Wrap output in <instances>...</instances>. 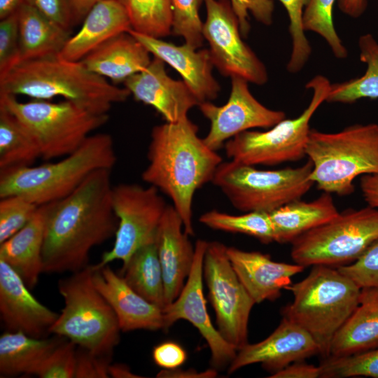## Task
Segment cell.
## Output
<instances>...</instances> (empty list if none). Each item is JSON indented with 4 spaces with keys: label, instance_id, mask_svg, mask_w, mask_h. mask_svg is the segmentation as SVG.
<instances>
[{
    "label": "cell",
    "instance_id": "6da1fadb",
    "mask_svg": "<svg viewBox=\"0 0 378 378\" xmlns=\"http://www.w3.org/2000/svg\"><path fill=\"white\" fill-rule=\"evenodd\" d=\"M111 170L92 173L73 192L47 204L43 272H76L88 267L91 249L115 236Z\"/></svg>",
    "mask_w": 378,
    "mask_h": 378
},
{
    "label": "cell",
    "instance_id": "7a4b0ae2",
    "mask_svg": "<svg viewBox=\"0 0 378 378\" xmlns=\"http://www.w3.org/2000/svg\"><path fill=\"white\" fill-rule=\"evenodd\" d=\"M188 117L153 127L143 171L144 181L169 197L180 215L184 231L194 235L192 202L195 192L212 182L223 162L216 151L198 136Z\"/></svg>",
    "mask_w": 378,
    "mask_h": 378
},
{
    "label": "cell",
    "instance_id": "3957f363",
    "mask_svg": "<svg viewBox=\"0 0 378 378\" xmlns=\"http://www.w3.org/2000/svg\"><path fill=\"white\" fill-rule=\"evenodd\" d=\"M0 94L32 99L61 97L98 114H108L113 104L130 96L125 88L89 71L80 61L58 55L20 62L0 78Z\"/></svg>",
    "mask_w": 378,
    "mask_h": 378
},
{
    "label": "cell",
    "instance_id": "277c9868",
    "mask_svg": "<svg viewBox=\"0 0 378 378\" xmlns=\"http://www.w3.org/2000/svg\"><path fill=\"white\" fill-rule=\"evenodd\" d=\"M117 161L111 136L97 133L59 161L0 170V198L22 196L38 206L60 200L92 173L112 169Z\"/></svg>",
    "mask_w": 378,
    "mask_h": 378
},
{
    "label": "cell",
    "instance_id": "5b68a950",
    "mask_svg": "<svg viewBox=\"0 0 378 378\" xmlns=\"http://www.w3.org/2000/svg\"><path fill=\"white\" fill-rule=\"evenodd\" d=\"M286 289L293 300L283 309V316L309 332L319 354L328 358L333 337L358 304L361 288L337 267L314 265Z\"/></svg>",
    "mask_w": 378,
    "mask_h": 378
},
{
    "label": "cell",
    "instance_id": "8992f818",
    "mask_svg": "<svg viewBox=\"0 0 378 378\" xmlns=\"http://www.w3.org/2000/svg\"><path fill=\"white\" fill-rule=\"evenodd\" d=\"M306 155L310 178L327 193L349 195L360 175L378 173V124H354L337 132L311 130Z\"/></svg>",
    "mask_w": 378,
    "mask_h": 378
},
{
    "label": "cell",
    "instance_id": "52a82bcc",
    "mask_svg": "<svg viewBox=\"0 0 378 378\" xmlns=\"http://www.w3.org/2000/svg\"><path fill=\"white\" fill-rule=\"evenodd\" d=\"M57 288L64 305L50 333L93 354L112 356L121 330L113 309L94 285L92 266L59 279Z\"/></svg>",
    "mask_w": 378,
    "mask_h": 378
},
{
    "label": "cell",
    "instance_id": "ba28073f",
    "mask_svg": "<svg viewBox=\"0 0 378 378\" xmlns=\"http://www.w3.org/2000/svg\"><path fill=\"white\" fill-rule=\"evenodd\" d=\"M0 106L18 120L38 146L43 160L63 158L78 149L91 133L108 120L72 102L31 99L0 94Z\"/></svg>",
    "mask_w": 378,
    "mask_h": 378
},
{
    "label": "cell",
    "instance_id": "9c48e42d",
    "mask_svg": "<svg viewBox=\"0 0 378 378\" xmlns=\"http://www.w3.org/2000/svg\"><path fill=\"white\" fill-rule=\"evenodd\" d=\"M310 160L296 168L260 170L231 160L218 167L212 183L243 212L271 213L301 197L314 184Z\"/></svg>",
    "mask_w": 378,
    "mask_h": 378
},
{
    "label": "cell",
    "instance_id": "30bf717a",
    "mask_svg": "<svg viewBox=\"0 0 378 378\" xmlns=\"http://www.w3.org/2000/svg\"><path fill=\"white\" fill-rule=\"evenodd\" d=\"M305 87L312 90V97L299 116L285 118L266 131L247 130L239 133L225 142L227 157L252 166L276 165L303 158L311 130L310 120L326 101L331 83L326 76L316 75Z\"/></svg>",
    "mask_w": 378,
    "mask_h": 378
},
{
    "label": "cell",
    "instance_id": "8fae6325",
    "mask_svg": "<svg viewBox=\"0 0 378 378\" xmlns=\"http://www.w3.org/2000/svg\"><path fill=\"white\" fill-rule=\"evenodd\" d=\"M378 239V209L367 206L340 213L291 244L294 262L337 267L358 259Z\"/></svg>",
    "mask_w": 378,
    "mask_h": 378
},
{
    "label": "cell",
    "instance_id": "7c38bea8",
    "mask_svg": "<svg viewBox=\"0 0 378 378\" xmlns=\"http://www.w3.org/2000/svg\"><path fill=\"white\" fill-rule=\"evenodd\" d=\"M111 202L118 220L113 247L105 251L97 269L114 260L125 265L141 246L155 239L156 232L168 204L155 187L136 183L113 186Z\"/></svg>",
    "mask_w": 378,
    "mask_h": 378
},
{
    "label": "cell",
    "instance_id": "4fadbf2b",
    "mask_svg": "<svg viewBox=\"0 0 378 378\" xmlns=\"http://www.w3.org/2000/svg\"><path fill=\"white\" fill-rule=\"evenodd\" d=\"M219 241L208 242L203 263V277L208 299L215 312L218 330L237 351L248 342L250 314L255 304Z\"/></svg>",
    "mask_w": 378,
    "mask_h": 378
},
{
    "label": "cell",
    "instance_id": "5bb4252c",
    "mask_svg": "<svg viewBox=\"0 0 378 378\" xmlns=\"http://www.w3.org/2000/svg\"><path fill=\"white\" fill-rule=\"evenodd\" d=\"M206 17L202 34L214 66L224 76H238L255 85L268 80L263 62L243 41L230 0H204Z\"/></svg>",
    "mask_w": 378,
    "mask_h": 378
},
{
    "label": "cell",
    "instance_id": "9a60e30c",
    "mask_svg": "<svg viewBox=\"0 0 378 378\" xmlns=\"http://www.w3.org/2000/svg\"><path fill=\"white\" fill-rule=\"evenodd\" d=\"M230 78V94L225 104L216 106L204 102L197 106L210 122L203 141L215 151L239 133L253 128L269 129L286 118L284 111L261 104L251 92L247 80L238 76Z\"/></svg>",
    "mask_w": 378,
    "mask_h": 378
},
{
    "label": "cell",
    "instance_id": "2e32d148",
    "mask_svg": "<svg viewBox=\"0 0 378 378\" xmlns=\"http://www.w3.org/2000/svg\"><path fill=\"white\" fill-rule=\"evenodd\" d=\"M208 241L198 239L195 245V258L190 272L178 296L163 309L164 329L183 319L195 326L207 342L213 368H228L237 350L229 344L212 324L206 309L203 291V263Z\"/></svg>",
    "mask_w": 378,
    "mask_h": 378
},
{
    "label": "cell",
    "instance_id": "e0dca14e",
    "mask_svg": "<svg viewBox=\"0 0 378 378\" xmlns=\"http://www.w3.org/2000/svg\"><path fill=\"white\" fill-rule=\"evenodd\" d=\"M319 354L318 346L304 329L283 316L278 327L261 342L237 351L227 368L229 374L243 367L260 363L271 375L295 362Z\"/></svg>",
    "mask_w": 378,
    "mask_h": 378
},
{
    "label": "cell",
    "instance_id": "ac0fdd59",
    "mask_svg": "<svg viewBox=\"0 0 378 378\" xmlns=\"http://www.w3.org/2000/svg\"><path fill=\"white\" fill-rule=\"evenodd\" d=\"M165 63L154 57L148 66L123 83L134 99L153 107L168 122H177L188 117L199 102L183 80L172 78Z\"/></svg>",
    "mask_w": 378,
    "mask_h": 378
},
{
    "label": "cell",
    "instance_id": "d6986e66",
    "mask_svg": "<svg viewBox=\"0 0 378 378\" xmlns=\"http://www.w3.org/2000/svg\"><path fill=\"white\" fill-rule=\"evenodd\" d=\"M58 316L39 302L20 276L0 259V316L7 330L46 337Z\"/></svg>",
    "mask_w": 378,
    "mask_h": 378
},
{
    "label": "cell",
    "instance_id": "ffe728a7",
    "mask_svg": "<svg viewBox=\"0 0 378 378\" xmlns=\"http://www.w3.org/2000/svg\"><path fill=\"white\" fill-rule=\"evenodd\" d=\"M154 57L174 68L192 91L199 104L217 98L220 86L213 76L214 64L209 49H197L187 43H174L140 34L128 31Z\"/></svg>",
    "mask_w": 378,
    "mask_h": 378
},
{
    "label": "cell",
    "instance_id": "44dd1931",
    "mask_svg": "<svg viewBox=\"0 0 378 378\" xmlns=\"http://www.w3.org/2000/svg\"><path fill=\"white\" fill-rule=\"evenodd\" d=\"M92 268L94 285L115 312L122 332L164 329L162 308L134 290L109 265Z\"/></svg>",
    "mask_w": 378,
    "mask_h": 378
},
{
    "label": "cell",
    "instance_id": "7402d4cb",
    "mask_svg": "<svg viewBox=\"0 0 378 378\" xmlns=\"http://www.w3.org/2000/svg\"><path fill=\"white\" fill-rule=\"evenodd\" d=\"M188 236L178 213L173 205H167L155 235L164 284L165 306L178 296L193 265L195 246Z\"/></svg>",
    "mask_w": 378,
    "mask_h": 378
},
{
    "label": "cell",
    "instance_id": "603a6c76",
    "mask_svg": "<svg viewBox=\"0 0 378 378\" xmlns=\"http://www.w3.org/2000/svg\"><path fill=\"white\" fill-rule=\"evenodd\" d=\"M227 254L237 276L255 304L279 298L281 290L292 284V277L304 269L295 262L274 261L269 255L258 251L227 247Z\"/></svg>",
    "mask_w": 378,
    "mask_h": 378
},
{
    "label": "cell",
    "instance_id": "cb8c5ba5",
    "mask_svg": "<svg viewBox=\"0 0 378 378\" xmlns=\"http://www.w3.org/2000/svg\"><path fill=\"white\" fill-rule=\"evenodd\" d=\"M79 31L71 36L59 57L80 61L113 37L128 32L131 28L127 13L119 0H104L87 14Z\"/></svg>",
    "mask_w": 378,
    "mask_h": 378
},
{
    "label": "cell",
    "instance_id": "d4e9b609",
    "mask_svg": "<svg viewBox=\"0 0 378 378\" xmlns=\"http://www.w3.org/2000/svg\"><path fill=\"white\" fill-rule=\"evenodd\" d=\"M150 55L135 37L124 32L99 46L80 62L91 72L118 84L145 69L151 62Z\"/></svg>",
    "mask_w": 378,
    "mask_h": 378
},
{
    "label": "cell",
    "instance_id": "484cf974",
    "mask_svg": "<svg viewBox=\"0 0 378 378\" xmlns=\"http://www.w3.org/2000/svg\"><path fill=\"white\" fill-rule=\"evenodd\" d=\"M46 212L47 204L39 206L21 230L0 244V259L10 265L30 289L37 285L43 272Z\"/></svg>",
    "mask_w": 378,
    "mask_h": 378
},
{
    "label": "cell",
    "instance_id": "4316f807",
    "mask_svg": "<svg viewBox=\"0 0 378 378\" xmlns=\"http://www.w3.org/2000/svg\"><path fill=\"white\" fill-rule=\"evenodd\" d=\"M378 347V288H362L358 304L335 334L328 357H343Z\"/></svg>",
    "mask_w": 378,
    "mask_h": 378
},
{
    "label": "cell",
    "instance_id": "83f0119b",
    "mask_svg": "<svg viewBox=\"0 0 378 378\" xmlns=\"http://www.w3.org/2000/svg\"><path fill=\"white\" fill-rule=\"evenodd\" d=\"M339 211L330 193L311 202H290L270 213L274 241L292 243L302 234L333 219Z\"/></svg>",
    "mask_w": 378,
    "mask_h": 378
},
{
    "label": "cell",
    "instance_id": "f1b7e54d",
    "mask_svg": "<svg viewBox=\"0 0 378 378\" xmlns=\"http://www.w3.org/2000/svg\"><path fill=\"white\" fill-rule=\"evenodd\" d=\"M18 15L20 62L60 53L71 36L70 31L24 3L18 10Z\"/></svg>",
    "mask_w": 378,
    "mask_h": 378
},
{
    "label": "cell",
    "instance_id": "f546056e",
    "mask_svg": "<svg viewBox=\"0 0 378 378\" xmlns=\"http://www.w3.org/2000/svg\"><path fill=\"white\" fill-rule=\"evenodd\" d=\"M66 338H37L21 331H6L0 336L1 377L32 375L39 364Z\"/></svg>",
    "mask_w": 378,
    "mask_h": 378
},
{
    "label": "cell",
    "instance_id": "4dcf8cb0",
    "mask_svg": "<svg viewBox=\"0 0 378 378\" xmlns=\"http://www.w3.org/2000/svg\"><path fill=\"white\" fill-rule=\"evenodd\" d=\"M120 275L148 301L163 309L164 284L155 239L136 251L122 265Z\"/></svg>",
    "mask_w": 378,
    "mask_h": 378
},
{
    "label": "cell",
    "instance_id": "1f68e13d",
    "mask_svg": "<svg viewBox=\"0 0 378 378\" xmlns=\"http://www.w3.org/2000/svg\"><path fill=\"white\" fill-rule=\"evenodd\" d=\"M360 60L367 69L361 76L331 84L326 102L352 104L361 99L378 98V42L368 33L358 38Z\"/></svg>",
    "mask_w": 378,
    "mask_h": 378
},
{
    "label": "cell",
    "instance_id": "d6a6232c",
    "mask_svg": "<svg viewBox=\"0 0 378 378\" xmlns=\"http://www.w3.org/2000/svg\"><path fill=\"white\" fill-rule=\"evenodd\" d=\"M38 158L34 141L15 116L0 106V170L31 166Z\"/></svg>",
    "mask_w": 378,
    "mask_h": 378
},
{
    "label": "cell",
    "instance_id": "836d02e7",
    "mask_svg": "<svg viewBox=\"0 0 378 378\" xmlns=\"http://www.w3.org/2000/svg\"><path fill=\"white\" fill-rule=\"evenodd\" d=\"M133 31L162 38L172 34V0H119Z\"/></svg>",
    "mask_w": 378,
    "mask_h": 378
},
{
    "label": "cell",
    "instance_id": "e575fe53",
    "mask_svg": "<svg viewBox=\"0 0 378 378\" xmlns=\"http://www.w3.org/2000/svg\"><path fill=\"white\" fill-rule=\"evenodd\" d=\"M199 220L213 230L244 234L253 237L264 244L274 241L270 213L251 211L241 215H232L211 210L201 215Z\"/></svg>",
    "mask_w": 378,
    "mask_h": 378
},
{
    "label": "cell",
    "instance_id": "d590c367",
    "mask_svg": "<svg viewBox=\"0 0 378 378\" xmlns=\"http://www.w3.org/2000/svg\"><path fill=\"white\" fill-rule=\"evenodd\" d=\"M336 0H309L302 17L304 31L319 34L337 59H345L348 50L334 27L332 9Z\"/></svg>",
    "mask_w": 378,
    "mask_h": 378
},
{
    "label": "cell",
    "instance_id": "8d00e7d4",
    "mask_svg": "<svg viewBox=\"0 0 378 378\" xmlns=\"http://www.w3.org/2000/svg\"><path fill=\"white\" fill-rule=\"evenodd\" d=\"M320 366L323 378H378V347L348 356L328 357Z\"/></svg>",
    "mask_w": 378,
    "mask_h": 378
},
{
    "label": "cell",
    "instance_id": "74e56055",
    "mask_svg": "<svg viewBox=\"0 0 378 378\" xmlns=\"http://www.w3.org/2000/svg\"><path fill=\"white\" fill-rule=\"evenodd\" d=\"M286 8L289 18V33L292 40V50L287 64L288 72L295 74L301 71L307 62L312 48L303 28L304 10L309 0H279Z\"/></svg>",
    "mask_w": 378,
    "mask_h": 378
},
{
    "label": "cell",
    "instance_id": "f35d334b",
    "mask_svg": "<svg viewBox=\"0 0 378 378\" xmlns=\"http://www.w3.org/2000/svg\"><path fill=\"white\" fill-rule=\"evenodd\" d=\"M204 0H172L173 20L172 34L182 37L185 43L198 49L202 46L203 22L200 9Z\"/></svg>",
    "mask_w": 378,
    "mask_h": 378
},
{
    "label": "cell",
    "instance_id": "ab89813d",
    "mask_svg": "<svg viewBox=\"0 0 378 378\" xmlns=\"http://www.w3.org/2000/svg\"><path fill=\"white\" fill-rule=\"evenodd\" d=\"M38 206L20 195L0 198V244L21 230Z\"/></svg>",
    "mask_w": 378,
    "mask_h": 378
},
{
    "label": "cell",
    "instance_id": "60d3db41",
    "mask_svg": "<svg viewBox=\"0 0 378 378\" xmlns=\"http://www.w3.org/2000/svg\"><path fill=\"white\" fill-rule=\"evenodd\" d=\"M77 346L66 339L35 369L32 375L41 378H73Z\"/></svg>",
    "mask_w": 378,
    "mask_h": 378
},
{
    "label": "cell",
    "instance_id": "b9f144b4",
    "mask_svg": "<svg viewBox=\"0 0 378 378\" xmlns=\"http://www.w3.org/2000/svg\"><path fill=\"white\" fill-rule=\"evenodd\" d=\"M20 62L18 10L0 20V78Z\"/></svg>",
    "mask_w": 378,
    "mask_h": 378
},
{
    "label": "cell",
    "instance_id": "7bdbcfd3",
    "mask_svg": "<svg viewBox=\"0 0 378 378\" xmlns=\"http://www.w3.org/2000/svg\"><path fill=\"white\" fill-rule=\"evenodd\" d=\"M337 268L360 288H378V239L356 261Z\"/></svg>",
    "mask_w": 378,
    "mask_h": 378
},
{
    "label": "cell",
    "instance_id": "ee69618b",
    "mask_svg": "<svg viewBox=\"0 0 378 378\" xmlns=\"http://www.w3.org/2000/svg\"><path fill=\"white\" fill-rule=\"evenodd\" d=\"M232 8L238 19L243 37L250 31L248 14L259 22L270 26L273 21L274 4L273 0H230Z\"/></svg>",
    "mask_w": 378,
    "mask_h": 378
},
{
    "label": "cell",
    "instance_id": "f6af8a7d",
    "mask_svg": "<svg viewBox=\"0 0 378 378\" xmlns=\"http://www.w3.org/2000/svg\"><path fill=\"white\" fill-rule=\"evenodd\" d=\"M112 356L93 354L77 346L75 378H108Z\"/></svg>",
    "mask_w": 378,
    "mask_h": 378
},
{
    "label": "cell",
    "instance_id": "bcb514c9",
    "mask_svg": "<svg viewBox=\"0 0 378 378\" xmlns=\"http://www.w3.org/2000/svg\"><path fill=\"white\" fill-rule=\"evenodd\" d=\"M24 3L66 30L74 27L69 0H24Z\"/></svg>",
    "mask_w": 378,
    "mask_h": 378
},
{
    "label": "cell",
    "instance_id": "7dc6e473",
    "mask_svg": "<svg viewBox=\"0 0 378 378\" xmlns=\"http://www.w3.org/2000/svg\"><path fill=\"white\" fill-rule=\"evenodd\" d=\"M153 358L155 363L163 369H174L185 363L187 354L178 343L167 341L154 347Z\"/></svg>",
    "mask_w": 378,
    "mask_h": 378
},
{
    "label": "cell",
    "instance_id": "c3c4849f",
    "mask_svg": "<svg viewBox=\"0 0 378 378\" xmlns=\"http://www.w3.org/2000/svg\"><path fill=\"white\" fill-rule=\"evenodd\" d=\"M321 366L307 364L302 360L290 364L270 376L271 378H318L321 377Z\"/></svg>",
    "mask_w": 378,
    "mask_h": 378
},
{
    "label": "cell",
    "instance_id": "681fc988",
    "mask_svg": "<svg viewBox=\"0 0 378 378\" xmlns=\"http://www.w3.org/2000/svg\"><path fill=\"white\" fill-rule=\"evenodd\" d=\"M360 186L368 206L378 209V173L363 175Z\"/></svg>",
    "mask_w": 378,
    "mask_h": 378
},
{
    "label": "cell",
    "instance_id": "f907efd6",
    "mask_svg": "<svg viewBox=\"0 0 378 378\" xmlns=\"http://www.w3.org/2000/svg\"><path fill=\"white\" fill-rule=\"evenodd\" d=\"M217 374V370L213 368L202 372H197L192 369L182 370L176 368L163 369L157 374L156 377L160 378H214Z\"/></svg>",
    "mask_w": 378,
    "mask_h": 378
},
{
    "label": "cell",
    "instance_id": "816d5d0a",
    "mask_svg": "<svg viewBox=\"0 0 378 378\" xmlns=\"http://www.w3.org/2000/svg\"><path fill=\"white\" fill-rule=\"evenodd\" d=\"M74 26L83 22L88 12L98 3L104 0H69Z\"/></svg>",
    "mask_w": 378,
    "mask_h": 378
},
{
    "label": "cell",
    "instance_id": "f5cc1de1",
    "mask_svg": "<svg viewBox=\"0 0 378 378\" xmlns=\"http://www.w3.org/2000/svg\"><path fill=\"white\" fill-rule=\"evenodd\" d=\"M339 9L345 15L358 18L363 15L368 7V0H337Z\"/></svg>",
    "mask_w": 378,
    "mask_h": 378
},
{
    "label": "cell",
    "instance_id": "db71d44e",
    "mask_svg": "<svg viewBox=\"0 0 378 378\" xmlns=\"http://www.w3.org/2000/svg\"><path fill=\"white\" fill-rule=\"evenodd\" d=\"M108 374L113 378L142 377L133 373L127 365L121 363L111 364L108 368Z\"/></svg>",
    "mask_w": 378,
    "mask_h": 378
},
{
    "label": "cell",
    "instance_id": "11a10c76",
    "mask_svg": "<svg viewBox=\"0 0 378 378\" xmlns=\"http://www.w3.org/2000/svg\"><path fill=\"white\" fill-rule=\"evenodd\" d=\"M24 0H0V20L17 12Z\"/></svg>",
    "mask_w": 378,
    "mask_h": 378
}]
</instances>
